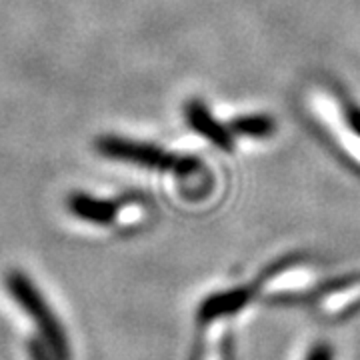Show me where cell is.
Listing matches in <instances>:
<instances>
[{
  "mask_svg": "<svg viewBox=\"0 0 360 360\" xmlns=\"http://www.w3.org/2000/svg\"><path fill=\"white\" fill-rule=\"evenodd\" d=\"M98 155L110 160H120V162H130L139 167L155 168V170H172L184 174L193 168V162L180 160L176 156L167 155L165 150L156 148L153 144L136 141H127L120 136H101L94 142Z\"/></svg>",
  "mask_w": 360,
  "mask_h": 360,
  "instance_id": "2",
  "label": "cell"
},
{
  "mask_svg": "<svg viewBox=\"0 0 360 360\" xmlns=\"http://www.w3.org/2000/svg\"><path fill=\"white\" fill-rule=\"evenodd\" d=\"M68 208L77 219L98 224V226H108L118 217L122 202L94 198V196L84 193H75L68 198Z\"/></svg>",
  "mask_w": 360,
  "mask_h": 360,
  "instance_id": "6",
  "label": "cell"
},
{
  "mask_svg": "<svg viewBox=\"0 0 360 360\" xmlns=\"http://www.w3.org/2000/svg\"><path fill=\"white\" fill-rule=\"evenodd\" d=\"M319 272L307 264H284L269 270L252 288L255 298L262 300H296L312 295L319 286Z\"/></svg>",
  "mask_w": 360,
  "mask_h": 360,
  "instance_id": "3",
  "label": "cell"
},
{
  "mask_svg": "<svg viewBox=\"0 0 360 360\" xmlns=\"http://www.w3.org/2000/svg\"><path fill=\"white\" fill-rule=\"evenodd\" d=\"M252 298H255L252 288H246V286L222 290L219 295L208 296L198 307L196 322H198V326H208L214 322H229L232 316L243 312Z\"/></svg>",
  "mask_w": 360,
  "mask_h": 360,
  "instance_id": "4",
  "label": "cell"
},
{
  "mask_svg": "<svg viewBox=\"0 0 360 360\" xmlns=\"http://www.w3.org/2000/svg\"><path fill=\"white\" fill-rule=\"evenodd\" d=\"M28 352H30V360H56L51 354V350L39 345V342H30Z\"/></svg>",
  "mask_w": 360,
  "mask_h": 360,
  "instance_id": "10",
  "label": "cell"
},
{
  "mask_svg": "<svg viewBox=\"0 0 360 360\" xmlns=\"http://www.w3.org/2000/svg\"><path fill=\"white\" fill-rule=\"evenodd\" d=\"M186 118L198 132H202L206 139L217 142L220 146H229V136L224 134V130L220 129L214 122V118L206 112V108L200 103H188L186 106Z\"/></svg>",
  "mask_w": 360,
  "mask_h": 360,
  "instance_id": "8",
  "label": "cell"
},
{
  "mask_svg": "<svg viewBox=\"0 0 360 360\" xmlns=\"http://www.w3.org/2000/svg\"><path fill=\"white\" fill-rule=\"evenodd\" d=\"M6 288L14 300L20 304V309L37 322L39 330L44 336V340L49 342L46 348L51 350V354L56 360H70V345L66 333L63 330L58 319L54 316V312L49 307V302L44 300V296L37 288V284L30 283V278L20 270H11L6 274Z\"/></svg>",
  "mask_w": 360,
  "mask_h": 360,
  "instance_id": "1",
  "label": "cell"
},
{
  "mask_svg": "<svg viewBox=\"0 0 360 360\" xmlns=\"http://www.w3.org/2000/svg\"><path fill=\"white\" fill-rule=\"evenodd\" d=\"M202 336L191 360H232V340L226 322L200 326Z\"/></svg>",
  "mask_w": 360,
  "mask_h": 360,
  "instance_id": "7",
  "label": "cell"
},
{
  "mask_svg": "<svg viewBox=\"0 0 360 360\" xmlns=\"http://www.w3.org/2000/svg\"><path fill=\"white\" fill-rule=\"evenodd\" d=\"M316 312L326 319H342L360 309V276L326 286L316 292Z\"/></svg>",
  "mask_w": 360,
  "mask_h": 360,
  "instance_id": "5",
  "label": "cell"
},
{
  "mask_svg": "<svg viewBox=\"0 0 360 360\" xmlns=\"http://www.w3.org/2000/svg\"><path fill=\"white\" fill-rule=\"evenodd\" d=\"M298 360H335V348L328 340H312L309 347L302 350Z\"/></svg>",
  "mask_w": 360,
  "mask_h": 360,
  "instance_id": "9",
  "label": "cell"
}]
</instances>
